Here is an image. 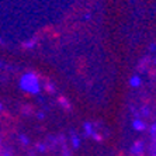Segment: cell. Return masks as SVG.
Masks as SVG:
<instances>
[{
  "mask_svg": "<svg viewBox=\"0 0 156 156\" xmlns=\"http://www.w3.org/2000/svg\"><path fill=\"white\" fill-rule=\"evenodd\" d=\"M20 89L26 93H30V94H40L41 91V83L40 79L34 72H27L24 73L20 79Z\"/></svg>",
  "mask_w": 156,
  "mask_h": 156,
  "instance_id": "6da1fadb",
  "label": "cell"
},
{
  "mask_svg": "<svg viewBox=\"0 0 156 156\" xmlns=\"http://www.w3.org/2000/svg\"><path fill=\"white\" fill-rule=\"evenodd\" d=\"M144 151H145V144L142 141L134 142V145L131 146V153L134 156H141L144 153Z\"/></svg>",
  "mask_w": 156,
  "mask_h": 156,
  "instance_id": "7a4b0ae2",
  "label": "cell"
},
{
  "mask_svg": "<svg viewBox=\"0 0 156 156\" xmlns=\"http://www.w3.org/2000/svg\"><path fill=\"white\" fill-rule=\"evenodd\" d=\"M132 128H134L135 131H139V132H142V131L146 129V124L144 122L141 118H135V120L132 121Z\"/></svg>",
  "mask_w": 156,
  "mask_h": 156,
  "instance_id": "3957f363",
  "label": "cell"
},
{
  "mask_svg": "<svg viewBox=\"0 0 156 156\" xmlns=\"http://www.w3.org/2000/svg\"><path fill=\"white\" fill-rule=\"evenodd\" d=\"M83 129H84V135H86V136H93V135L96 134L94 125L91 122H89V121H86V122L83 124Z\"/></svg>",
  "mask_w": 156,
  "mask_h": 156,
  "instance_id": "277c9868",
  "label": "cell"
},
{
  "mask_svg": "<svg viewBox=\"0 0 156 156\" xmlns=\"http://www.w3.org/2000/svg\"><path fill=\"white\" fill-rule=\"evenodd\" d=\"M70 144H72V148L73 149L80 148V138L77 136V134L73 129L70 131Z\"/></svg>",
  "mask_w": 156,
  "mask_h": 156,
  "instance_id": "5b68a950",
  "label": "cell"
},
{
  "mask_svg": "<svg viewBox=\"0 0 156 156\" xmlns=\"http://www.w3.org/2000/svg\"><path fill=\"white\" fill-rule=\"evenodd\" d=\"M141 83H142V79H141V76H138V75H134V76L129 79L131 87H139Z\"/></svg>",
  "mask_w": 156,
  "mask_h": 156,
  "instance_id": "8992f818",
  "label": "cell"
},
{
  "mask_svg": "<svg viewBox=\"0 0 156 156\" xmlns=\"http://www.w3.org/2000/svg\"><path fill=\"white\" fill-rule=\"evenodd\" d=\"M35 45H37V38H31V40L23 42V48H26V49H31V48H34Z\"/></svg>",
  "mask_w": 156,
  "mask_h": 156,
  "instance_id": "52a82bcc",
  "label": "cell"
},
{
  "mask_svg": "<svg viewBox=\"0 0 156 156\" xmlns=\"http://www.w3.org/2000/svg\"><path fill=\"white\" fill-rule=\"evenodd\" d=\"M135 115H136V118H139V115L149 117V115H151V108H149V107H142V108H141V113H135Z\"/></svg>",
  "mask_w": 156,
  "mask_h": 156,
  "instance_id": "ba28073f",
  "label": "cell"
},
{
  "mask_svg": "<svg viewBox=\"0 0 156 156\" xmlns=\"http://www.w3.org/2000/svg\"><path fill=\"white\" fill-rule=\"evenodd\" d=\"M44 87H45V90H48V93H55V90H56V87L52 82H45Z\"/></svg>",
  "mask_w": 156,
  "mask_h": 156,
  "instance_id": "9c48e42d",
  "label": "cell"
},
{
  "mask_svg": "<svg viewBox=\"0 0 156 156\" xmlns=\"http://www.w3.org/2000/svg\"><path fill=\"white\" fill-rule=\"evenodd\" d=\"M59 104H61L65 110H70V108H72V105H70V103L68 101V100H66L65 97H61V98H59Z\"/></svg>",
  "mask_w": 156,
  "mask_h": 156,
  "instance_id": "30bf717a",
  "label": "cell"
},
{
  "mask_svg": "<svg viewBox=\"0 0 156 156\" xmlns=\"http://www.w3.org/2000/svg\"><path fill=\"white\" fill-rule=\"evenodd\" d=\"M35 149L40 153H45V152H47V149H48V145H47V144H42V142H40V144H37V145H35Z\"/></svg>",
  "mask_w": 156,
  "mask_h": 156,
  "instance_id": "8fae6325",
  "label": "cell"
},
{
  "mask_svg": "<svg viewBox=\"0 0 156 156\" xmlns=\"http://www.w3.org/2000/svg\"><path fill=\"white\" fill-rule=\"evenodd\" d=\"M18 138H20V142H21V144H24V145H30V139H28V136H27V135L20 134V135H18Z\"/></svg>",
  "mask_w": 156,
  "mask_h": 156,
  "instance_id": "7c38bea8",
  "label": "cell"
},
{
  "mask_svg": "<svg viewBox=\"0 0 156 156\" xmlns=\"http://www.w3.org/2000/svg\"><path fill=\"white\" fill-rule=\"evenodd\" d=\"M151 155L156 156V136L153 138V144H152V148H151Z\"/></svg>",
  "mask_w": 156,
  "mask_h": 156,
  "instance_id": "4fadbf2b",
  "label": "cell"
},
{
  "mask_svg": "<svg viewBox=\"0 0 156 156\" xmlns=\"http://www.w3.org/2000/svg\"><path fill=\"white\" fill-rule=\"evenodd\" d=\"M62 156H70V151H68L65 145H62Z\"/></svg>",
  "mask_w": 156,
  "mask_h": 156,
  "instance_id": "5bb4252c",
  "label": "cell"
},
{
  "mask_svg": "<svg viewBox=\"0 0 156 156\" xmlns=\"http://www.w3.org/2000/svg\"><path fill=\"white\" fill-rule=\"evenodd\" d=\"M0 153H2V156H13L10 149H3V151H0Z\"/></svg>",
  "mask_w": 156,
  "mask_h": 156,
  "instance_id": "9a60e30c",
  "label": "cell"
},
{
  "mask_svg": "<svg viewBox=\"0 0 156 156\" xmlns=\"http://www.w3.org/2000/svg\"><path fill=\"white\" fill-rule=\"evenodd\" d=\"M35 115H37V118H38V120H44V118H45V114H44V111H38Z\"/></svg>",
  "mask_w": 156,
  "mask_h": 156,
  "instance_id": "2e32d148",
  "label": "cell"
},
{
  "mask_svg": "<svg viewBox=\"0 0 156 156\" xmlns=\"http://www.w3.org/2000/svg\"><path fill=\"white\" fill-rule=\"evenodd\" d=\"M149 49H151V51H152V52H155V51H156V44H152Z\"/></svg>",
  "mask_w": 156,
  "mask_h": 156,
  "instance_id": "e0dca14e",
  "label": "cell"
},
{
  "mask_svg": "<svg viewBox=\"0 0 156 156\" xmlns=\"http://www.w3.org/2000/svg\"><path fill=\"white\" fill-rule=\"evenodd\" d=\"M89 18H90V14H86V16L83 17V20H89Z\"/></svg>",
  "mask_w": 156,
  "mask_h": 156,
  "instance_id": "ac0fdd59",
  "label": "cell"
},
{
  "mask_svg": "<svg viewBox=\"0 0 156 156\" xmlns=\"http://www.w3.org/2000/svg\"><path fill=\"white\" fill-rule=\"evenodd\" d=\"M2 110H3V105H2V104H0V111H2Z\"/></svg>",
  "mask_w": 156,
  "mask_h": 156,
  "instance_id": "d6986e66",
  "label": "cell"
},
{
  "mask_svg": "<svg viewBox=\"0 0 156 156\" xmlns=\"http://www.w3.org/2000/svg\"><path fill=\"white\" fill-rule=\"evenodd\" d=\"M2 66H3V62H2V61H0V68H2Z\"/></svg>",
  "mask_w": 156,
  "mask_h": 156,
  "instance_id": "ffe728a7",
  "label": "cell"
},
{
  "mask_svg": "<svg viewBox=\"0 0 156 156\" xmlns=\"http://www.w3.org/2000/svg\"><path fill=\"white\" fill-rule=\"evenodd\" d=\"M2 44H3V40H2V38H0V45H2Z\"/></svg>",
  "mask_w": 156,
  "mask_h": 156,
  "instance_id": "44dd1931",
  "label": "cell"
},
{
  "mask_svg": "<svg viewBox=\"0 0 156 156\" xmlns=\"http://www.w3.org/2000/svg\"><path fill=\"white\" fill-rule=\"evenodd\" d=\"M0 145H2V138H0Z\"/></svg>",
  "mask_w": 156,
  "mask_h": 156,
  "instance_id": "7402d4cb",
  "label": "cell"
},
{
  "mask_svg": "<svg viewBox=\"0 0 156 156\" xmlns=\"http://www.w3.org/2000/svg\"><path fill=\"white\" fill-rule=\"evenodd\" d=\"M0 156H2V153H0Z\"/></svg>",
  "mask_w": 156,
  "mask_h": 156,
  "instance_id": "603a6c76",
  "label": "cell"
}]
</instances>
